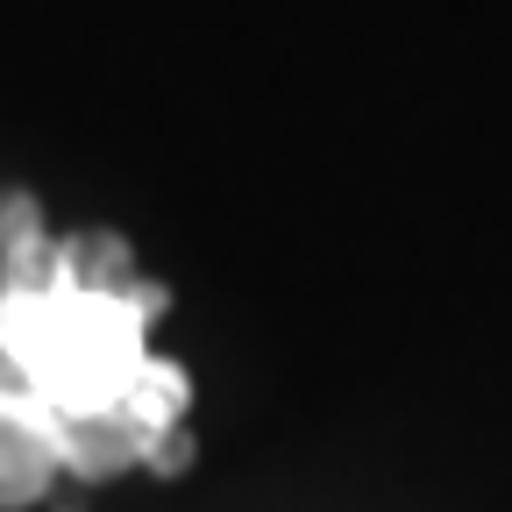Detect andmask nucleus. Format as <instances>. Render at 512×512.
Segmentation results:
<instances>
[{"label":"nucleus","mask_w":512,"mask_h":512,"mask_svg":"<svg viewBox=\"0 0 512 512\" xmlns=\"http://www.w3.org/2000/svg\"><path fill=\"white\" fill-rule=\"evenodd\" d=\"M0 320H8V349L29 363L43 392L57 384L64 406H121L128 377H157L136 356V313L114 292L57 278L50 292H15Z\"/></svg>","instance_id":"nucleus-1"}]
</instances>
